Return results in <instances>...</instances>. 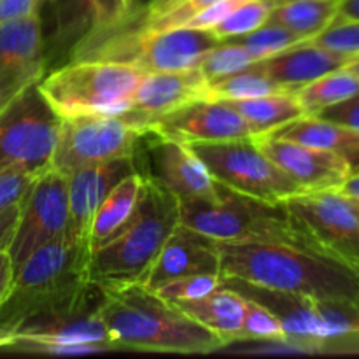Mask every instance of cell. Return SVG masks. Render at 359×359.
Segmentation results:
<instances>
[{
  "mask_svg": "<svg viewBox=\"0 0 359 359\" xmlns=\"http://www.w3.org/2000/svg\"><path fill=\"white\" fill-rule=\"evenodd\" d=\"M98 316L116 351L210 354L223 340L140 283L100 286Z\"/></svg>",
  "mask_w": 359,
  "mask_h": 359,
  "instance_id": "6da1fadb",
  "label": "cell"
},
{
  "mask_svg": "<svg viewBox=\"0 0 359 359\" xmlns=\"http://www.w3.org/2000/svg\"><path fill=\"white\" fill-rule=\"evenodd\" d=\"M221 277L316 300L359 302V276L307 248L266 242H217Z\"/></svg>",
  "mask_w": 359,
  "mask_h": 359,
  "instance_id": "7a4b0ae2",
  "label": "cell"
},
{
  "mask_svg": "<svg viewBox=\"0 0 359 359\" xmlns=\"http://www.w3.org/2000/svg\"><path fill=\"white\" fill-rule=\"evenodd\" d=\"M135 217L90 258V280L98 286L140 283L172 231L181 224L179 198L146 177Z\"/></svg>",
  "mask_w": 359,
  "mask_h": 359,
  "instance_id": "3957f363",
  "label": "cell"
},
{
  "mask_svg": "<svg viewBox=\"0 0 359 359\" xmlns=\"http://www.w3.org/2000/svg\"><path fill=\"white\" fill-rule=\"evenodd\" d=\"M181 224L217 242H266L309 248L286 203L265 202L217 184L216 198L179 200Z\"/></svg>",
  "mask_w": 359,
  "mask_h": 359,
  "instance_id": "277c9868",
  "label": "cell"
},
{
  "mask_svg": "<svg viewBox=\"0 0 359 359\" xmlns=\"http://www.w3.org/2000/svg\"><path fill=\"white\" fill-rule=\"evenodd\" d=\"M142 70L111 60H77L42 76L39 88L60 114H123L133 107Z\"/></svg>",
  "mask_w": 359,
  "mask_h": 359,
  "instance_id": "5b68a950",
  "label": "cell"
},
{
  "mask_svg": "<svg viewBox=\"0 0 359 359\" xmlns=\"http://www.w3.org/2000/svg\"><path fill=\"white\" fill-rule=\"evenodd\" d=\"M219 42L209 28L116 32L111 39L98 37L97 48L93 46L88 51L76 53V58L128 63L144 74L174 72L198 67L203 56Z\"/></svg>",
  "mask_w": 359,
  "mask_h": 359,
  "instance_id": "8992f818",
  "label": "cell"
},
{
  "mask_svg": "<svg viewBox=\"0 0 359 359\" xmlns=\"http://www.w3.org/2000/svg\"><path fill=\"white\" fill-rule=\"evenodd\" d=\"M62 118L39 88L28 84L0 112V170L20 168L42 174L51 167Z\"/></svg>",
  "mask_w": 359,
  "mask_h": 359,
  "instance_id": "52a82bcc",
  "label": "cell"
},
{
  "mask_svg": "<svg viewBox=\"0 0 359 359\" xmlns=\"http://www.w3.org/2000/svg\"><path fill=\"white\" fill-rule=\"evenodd\" d=\"M214 181L223 188L265 202H286L304 189L280 170L252 137L189 144Z\"/></svg>",
  "mask_w": 359,
  "mask_h": 359,
  "instance_id": "ba28073f",
  "label": "cell"
},
{
  "mask_svg": "<svg viewBox=\"0 0 359 359\" xmlns=\"http://www.w3.org/2000/svg\"><path fill=\"white\" fill-rule=\"evenodd\" d=\"M102 290L91 300L69 309L30 314L16 326V342L7 351L55 356L116 351L98 316Z\"/></svg>",
  "mask_w": 359,
  "mask_h": 359,
  "instance_id": "9c48e42d",
  "label": "cell"
},
{
  "mask_svg": "<svg viewBox=\"0 0 359 359\" xmlns=\"http://www.w3.org/2000/svg\"><path fill=\"white\" fill-rule=\"evenodd\" d=\"M147 128L126 114H83L62 118L51 168L67 177L86 165L135 156Z\"/></svg>",
  "mask_w": 359,
  "mask_h": 359,
  "instance_id": "30bf717a",
  "label": "cell"
},
{
  "mask_svg": "<svg viewBox=\"0 0 359 359\" xmlns=\"http://www.w3.org/2000/svg\"><path fill=\"white\" fill-rule=\"evenodd\" d=\"M286 207L309 248L359 276V214L339 191H302Z\"/></svg>",
  "mask_w": 359,
  "mask_h": 359,
  "instance_id": "8fae6325",
  "label": "cell"
},
{
  "mask_svg": "<svg viewBox=\"0 0 359 359\" xmlns=\"http://www.w3.org/2000/svg\"><path fill=\"white\" fill-rule=\"evenodd\" d=\"M70 207L67 177L49 167L32 184L21 203L20 221L9 252L14 269L35 249L69 235Z\"/></svg>",
  "mask_w": 359,
  "mask_h": 359,
  "instance_id": "7c38bea8",
  "label": "cell"
},
{
  "mask_svg": "<svg viewBox=\"0 0 359 359\" xmlns=\"http://www.w3.org/2000/svg\"><path fill=\"white\" fill-rule=\"evenodd\" d=\"M252 140L304 191H339L354 172L349 160L333 151L305 146L273 133L255 135Z\"/></svg>",
  "mask_w": 359,
  "mask_h": 359,
  "instance_id": "4fadbf2b",
  "label": "cell"
},
{
  "mask_svg": "<svg viewBox=\"0 0 359 359\" xmlns=\"http://www.w3.org/2000/svg\"><path fill=\"white\" fill-rule=\"evenodd\" d=\"M154 135L184 144L217 142L252 137L248 123L223 100H196L147 123Z\"/></svg>",
  "mask_w": 359,
  "mask_h": 359,
  "instance_id": "5bb4252c",
  "label": "cell"
},
{
  "mask_svg": "<svg viewBox=\"0 0 359 359\" xmlns=\"http://www.w3.org/2000/svg\"><path fill=\"white\" fill-rule=\"evenodd\" d=\"M147 139L149 167L140 168V174L156 181L179 200L216 198L217 182L189 144L151 132H147Z\"/></svg>",
  "mask_w": 359,
  "mask_h": 359,
  "instance_id": "9a60e30c",
  "label": "cell"
},
{
  "mask_svg": "<svg viewBox=\"0 0 359 359\" xmlns=\"http://www.w3.org/2000/svg\"><path fill=\"white\" fill-rule=\"evenodd\" d=\"M135 156L114 158L100 163L86 165L67 175L70 207L69 235L88 244L91 221L109 193L125 177L137 172ZM90 245V244H88Z\"/></svg>",
  "mask_w": 359,
  "mask_h": 359,
  "instance_id": "2e32d148",
  "label": "cell"
},
{
  "mask_svg": "<svg viewBox=\"0 0 359 359\" xmlns=\"http://www.w3.org/2000/svg\"><path fill=\"white\" fill-rule=\"evenodd\" d=\"M198 273H219L221 276L217 241L205 237L184 224H179L167 238L154 262L151 263L140 284L154 291L174 279L198 276Z\"/></svg>",
  "mask_w": 359,
  "mask_h": 359,
  "instance_id": "e0dca14e",
  "label": "cell"
},
{
  "mask_svg": "<svg viewBox=\"0 0 359 359\" xmlns=\"http://www.w3.org/2000/svg\"><path fill=\"white\" fill-rule=\"evenodd\" d=\"M209 84L200 67L174 72L144 74L133 93V107L123 114L147 128V123L158 116L191 102L203 98L209 100Z\"/></svg>",
  "mask_w": 359,
  "mask_h": 359,
  "instance_id": "ac0fdd59",
  "label": "cell"
},
{
  "mask_svg": "<svg viewBox=\"0 0 359 359\" xmlns=\"http://www.w3.org/2000/svg\"><path fill=\"white\" fill-rule=\"evenodd\" d=\"M354 60L353 55L330 51L311 41L294 44L270 58L259 60V67L293 93L302 86L326 76V74L346 67Z\"/></svg>",
  "mask_w": 359,
  "mask_h": 359,
  "instance_id": "d6986e66",
  "label": "cell"
},
{
  "mask_svg": "<svg viewBox=\"0 0 359 359\" xmlns=\"http://www.w3.org/2000/svg\"><path fill=\"white\" fill-rule=\"evenodd\" d=\"M144 175L139 170L123 179L98 207L93 221H91L90 233H88V244H90L91 255L102 245L118 237L126 224L135 217L137 207H139L140 196L144 191Z\"/></svg>",
  "mask_w": 359,
  "mask_h": 359,
  "instance_id": "ffe728a7",
  "label": "cell"
},
{
  "mask_svg": "<svg viewBox=\"0 0 359 359\" xmlns=\"http://www.w3.org/2000/svg\"><path fill=\"white\" fill-rule=\"evenodd\" d=\"M174 305L189 319L219 337L224 346L238 339L244 319V298L237 291L219 286L205 297Z\"/></svg>",
  "mask_w": 359,
  "mask_h": 359,
  "instance_id": "44dd1931",
  "label": "cell"
},
{
  "mask_svg": "<svg viewBox=\"0 0 359 359\" xmlns=\"http://www.w3.org/2000/svg\"><path fill=\"white\" fill-rule=\"evenodd\" d=\"M270 133L283 137V139L305 144V146L342 154L353 165V170L359 168L358 130L326 121V119L318 118V116H302V118L294 119V121L287 123V125L280 126V128L273 130Z\"/></svg>",
  "mask_w": 359,
  "mask_h": 359,
  "instance_id": "7402d4cb",
  "label": "cell"
},
{
  "mask_svg": "<svg viewBox=\"0 0 359 359\" xmlns=\"http://www.w3.org/2000/svg\"><path fill=\"white\" fill-rule=\"evenodd\" d=\"M42 53L39 13L23 20L0 23V76L44 62Z\"/></svg>",
  "mask_w": 359,
  "mask_h": 359,
  "instance_id": "603a6c76",
  "label": "cell"
},
{
  "mask_svg": "<svg viewBox=\"0 0 359 359\" xmlns=\"http://www.w3.org/2000/svg\"><path fill=\"white\" fill-rule=\"evenodd\" d=\"M223 102L230 105L238 116H242V119L251 128L252 137L270 133L305 116L294 93H277L266 95V97Z\"/></svg>",
  "mask_w": 359,
  "mask_h": 359,
  "instance_id": "cb8c5ba5",
  "label": "cell"
},
{
  "mask_svg": "<svg viewBox=\"0 0 359 359\" xmlns=\"http://www.w3.org/2000/svg\"><path fill=\"white\" fill-rule=\"evenodd\" d=\"M339 2L340 0H298L284 4L270 11L269 21L283 25L298 37L309 41L333 23L339 13Z\"/></svg>",
  "mask_w": 359,
  "mask_h": 359,
  "instance_id": "d4e9b609",
  "label": "cell"
},
{
  "mask_svg": "<svg viewBox=\"0 0 359 359\" xmlns=\"http://www.w3.org/2000/svg\"><path fill=\"white\" fill-rule=\"evenodd\" d=\"M277 93H293V91L273 81L259 67L258 62L241 72H235L209 84V100H242V98L266 97V95Z\"/></svg>",
  "mask_w": 359,
  "mask_h": 359,
  "instance_id": "484cf974",
  "label": "cell"
},
{
  "mask_svg": "<svg viewBox=\"0 0 359 359\" xmlns=\"http://www.w3.org/2000/svg\"><path fill=\"white\" fill-rule=\"evenodd\" d=\"M358 90L359 79L346 67H342V69L333 70V72L305 84L294 95H297V100L300 107L304 109L305 116H312L321 109L346 100Z\"/></svg>",
  "mask_w": 359,
  "mask_h": 359,
  "instance_id": "4316f807",
  "label": "cell"
},
{
  "mask_svg": "<svg viewBox=\"0 0 359 359\" xmlns=\"http://www.w3.org/2000/svg\"><path fill=\"white\" fill-rule=\"evenodd\" d=\"M226 41H233L237 44L244 46L255 56L256 62H259V60L270 58V56L277 55V53L284 51V49L291 48V46L300 44L305 39L298 37L294 32L287 30L283 25L266 20V23H263L256 30L241 35V37L226 39Z\"/></svg>",
  "mask_w": 359,
  "mask_h": 359,
  "instance_id": "83f0119b",
  "label": "cell"
},
{
  "mask_svg": "<svg viewBox=\"0 0 359 359\" xmlns=\"http://www.w3.org/2000/svg\"><path fill=\"white\" fill-rule=\"evenodd\" d=\"M256 63L255 56L233 41H221L214 49H210L200 62V70L209 83L219 81L235 72L248 69Z\"/></svg>",
  "mask_w": 359,
  "mask_h": 359,
  "instance_id": "f1b7e54d",
  "label": "cell"
},
{
  "mask_svg": "<svg viewBox=\"0 0 359 359\" xmlns=\"http://www.w3.org/2000/svg\"><path fill=\"white\" fill-rule=\"evenodd\" d=\"M270 11H272V7L265 0H245L237 9L231 11L223 21H219L216 27L209 28V30L219 41L241 37V35L249 34V32L256 30L263 23H266Z\"/></svg>",
  "mask_w": 359,
  "mask_h": 359,
  "instance_id": "f546056e",
  "label": "cell"
},
{
  "mask_svg": "<svg viewBox=\"0 0 359 359\" xmlns=\"http://www.w3.org/2000/svg\"><path fill=\"white\" fill-rule=\"evenodd\" d=\"M244 298V297H242ZM283 325L279 319L251 298H244V319L237 340H262V339H284Z\"/></svg>",
  "mask_w": 359,
  "mask_h": 359,
  "instance_id": "4dcf8cb0",
  "label": "cell"
},
{
  "mask_svg": "<svg viewBox=\"0 0 359 359\" xmlns=\"http://www.w3.org/2000/svg\"><path fill=\"white\" fill-rule=\"evenodd\" d=\"M219 286V273H198V276H186L181 277V279L170 280V283L156 287L153 293H156L161 300L168 302V304H177V302L205 297V294L217 290Z\"/></svg>",
  "mask_w": 359,
  "mask_h": 359,
  "instance_id": "1f68e13d",
  "label": "cell"
},
{
  "mask_svg": "<svg viewBox=\"0 0 359 359\" xmlns=\"http://www.w3.org/2000/svg\"><path fill=\"white\" fill-rule=\"evenodd\" d=\"M314 44L330 51L344 53V55H359V21L333 20L330 27H326L321 34L309 39Z\"/></svg>",
  "mask_w": 359,
  "mask_h": 359,
  "instance_id": "d6a6232c",
  "label": "cell"
},
{
  "mask_svg": "<svg viewBox=\"0 0 359 359\" xmlns=\"http://www.w3.org/2000/svg\"><path fill=\"white\" fill-rule=\"evenodd\" d=\"M219 0H181L177 6L172 7L170 11L163 13L161 16L147 20L140 25L135 30H149V32H160V30H170V28L184 27L193 16L202 13L207 7L214 6Z\"/></svg>",
  "mask_w": 359,
  "mask_h": 359,
  "instance_id": "836d02e7",
  "label": "cell"
},
{
  "mask_svg": "<svg viewBox=\"0 0 359 359\" xmlns=\"http://www.w3.org/2000/svg\"><path fill=\"white\" fill-rule=\"evenodd\" d=\"M37 175L20 168L0 170V212L13 205L23 203Z\"/></svg>",
  "mask_w": 359,
  "mask_h": 359,
  "instance_id": "e575fe53",
  "label": "cell"
},
{
  "mask_svg": "<svg viewBox=\"0 0 359 359\" xmlns=\"http://www.w3.org/2000/svg\"><path fill=\"white\" fill-rule=\"evenodd\" d=\"M44 76V62L34 63L25 69L13 70L0 76V112L14 100V97L21 93L25 88L34 81Z\"/></svg>",
  "mask_w": 359,
  "mask_h": 359,
  "instance_id": "d590c367",
  "label": "cell"
},
{
  "mask_svg": "<svg viewBox=\"0 0 359 359\" xmlns=\"http://www.w3.org/2000/svg\"><path fill=\"white\" fill-rule=\"evenodd\" d=\"M312 116H318V118L326 119V121L337 123V125L347 126V128L359 132V90L351 97H347L346 100L321 109V111Z\"/></svg>",
  "mask_w": 359,
  "mask_h": 359,
  "instance_id": "8d00e7d4",
  "label": "cell"
},
{
  "mask_svg": "<svg viewBox=\"0 0 359 359\" xmlns=\"http://www.w3.org/2000/svg\"><path fill=\"white\" fill-rule=\"evenodd\" d=\"M88 2L93 9L98 30H105V28L123 23L126 13H128L126 0H88Z\"/></svg>",
  "mask_w": 359,
  "mask_h": 359,
  "instance_id": "74e56055",
  "label": "cell"
},
{
  "mask_svg": "<svg viewBox=\"0 0 359 359\" xmlns=\"http://www.w3.org/2000/svg\"><path fill=\"white\" fill-rule=\"evenodd\" d=\"M245 0H219L214 6L207 7L203 9L202 13H198L196 16H193L184 27H191V28H212L216 27L219 21H223L231 11L237 9L241 4H244Z\"/></svg>",
  "mask_w": 359,
  "mask_h": 359,
  "instance_id": "f35d334b",
  "label": "cell"
},
{
  "mask_svg": "<svg viewBox=\"0 0 359 359\" xmlns=\"http://www.w3.org/2000/svg\"><path fill=\"white\" fill-rule=\"evenodd\" d=\"M42 0H0V23L37 14Z\"/></svg>",
  "mask_w": 359,
  "mask_h": 359,
  "instance_id": "ab89813d",
  "label": "cell"
},
{
  "mask_svg": "<svg viewBox=\"0 0 359 359\" xmlns=\"http://www.w3.org/2000/svg\"><path fill=\"white\" fill-rule=\"evenodd\" d=\"M21 203L13 205L0 212V251H7L13 244L14 233H16L18 221H20Z\"/></svg>",
  "mask_w": 359,
  "mask_h": 359,
  "instance_id": "60d3db41",
  "label": "cell"
},
{
  "mask_svg": "<svg viewBox=\"0 0 359 359\" xmlns=\"http://www.w3.org/2000/svg\"><path fill=\"white\" fill-rule=\"evenodd\" d=\"M14 283V263L11 258L9 249L0 251V307L7 302V298L13 293Z\"/></svg>",
  "mask_w": 359,
  "mask_h": 359,
  "instance_id": "b9f144b4",
  "label": "cell"
},
{
  "mask_svg": "<svg viewBox=\"0 0 359 359\" xmlns=\"http://www.w3.org/2000/svg\"><path fill=\"white\" fill-rule=\"evenodd\" d=\"M126 4H128V13H126L125 21L119 25H130V23H135V21L139 20L142 21L144 16H146L147 9H149V6L153 4V0H126ZM119 25H116V27H119Z\"/></svg>",
  "mask_w": 359,
  "mask_h": 359,
  "instance_id": "7bdbcfd3",
  "label": "cell"
},
{
  "mask_svg": "<svg viewBox=\"0 0 359 359\" xmlns=\"http://www.w3.org/2000/svg\"><path fill=\"white\" fill-rule=\"evenodd\" d=\"M335 20L359 21V0H340Z\"/></svg>",
  "mask_w": 359,
  "mask_h": 359,
  "instance_id": "ee69618b",
  "label": "cell"
},
{
  "mask_svg": "<svg viewBox=\"0 0 359 359\" xmlns=\"http://www.w3.org/2000/svg\"><path fill=\"white\" fill-rule=\"evenodd\" d=\"M16 323L0 321V351L9 349L16 342Z\"/></svg>",
  "mask_w": 359,
  "mask_h": 359,
  "instance_id": "f6af8a7d",
  "label": "cell"
},
{
  "mask_svg": "<svg viewBox=\"0 0 359 359\" xmlns=\"http://www.w3.org/2000/svg\"><path fill=\"white\" fill-rule=\"evenodd\" d=\"M179 2H181V0H153V4L149 6V9H147L146 16H144V20L140 21V25H142L144 21L161 16V14L167 13V11H170L174 6H177Z\"/></svg>",
  "mask_w": 359,
  "mask_h": 359,
  "instance_id": "bcb514c9",
  "label": "cell"
},
{
  "mask_svg": "<svg viewBox=\"0 0 359 359\" xmlns=\"http://www.w3.org/2000/svg\"><path fill=\"white\" fill-rule=\"evenodd\" d=\"M339 193L340 195L347 196V198H359V168L354 170L353 174L349 175V179L340 186Z\"/></svg>",
  "mask_w": 359,
  "mask_h": 359,
  "instance_id": "7dc6e473",
  "label": "cell"
},
{
  "mask_svg": "<svg viewBox=\"0 0 359 359\" xmlns=\"http://www.w3.org/2000/svg\"><path fill=\"white\" fill-rule=\"evenodd\" d=\"M346 69L349 70L351 74H354V76H356L358 79H359V55H358V56H354V60H353V62H351V63H347V65H346Z\"/></svg>",
  "mask_w": 359,
  "mask_h": 359,
  "instance_id": "c3c4849f",
  "label": "cell"
},
{
  "mask_svg": "<svg viewBox=\"0 0 359 359\" xmlns=\"http://www.w3.org/2000/svg\"><path fill=\"white\" fill-rule=\"evenodd\" d=\"M265 2L270 4V7H279V6H284V4H291V2H298V0H265Z\"/></svg>",
  "mask_w": 359,
  "mask_h": 359,
  "instance_id": "681fc988",
  "label": "cell"
},
{
  "mask_svg": "<svg viewBox=\"0 0 359 359\" xmlns=\"http://www.w3.org/2000/svg\"><path fill=\"white\" fill-rule=\"evenodd\" d=\"M346 198H347V196H346ZM347 200H349V202L353 203V207L358 210V214H359V198H347Z\"/></svg>",
  "mask_w": 359,
  "mask_h": 359,
  "instance_id": "f907efd6",
  "label": "cell"
}]
</instances>
